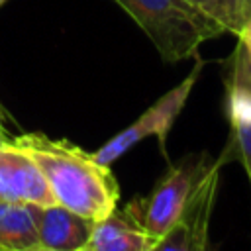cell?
I'll list each match as a JSON object with an SVG mask.
<instances>
[{
    "instance_id": "1",
    "label": "cell",
    "mask_w": 251,
    "mask_h": 251,
    "mask_svg": "<svg viewBox=\"0 0 251 251\" xmlns=\"http://www.w3.org/2000/svg\"><path fill=\"white\" fill-rule=\"evenodd\" d=\"M14 143L24 147L39 165L57 204L92 222L102 220L118 206V180L110 165L100 163L94 153L39 131L24 133Z\"/></svg>"
},
{
    "instance_id": "9",
    "label": "cell",
    "mask_w": 251,
    "mask_h": 251,
    "mask_svg": "<svg viewBox=\"0 0 251 251\" xmlns=\"http://www.w3.org/2000/svg\"><path fill=\"white\" fill-rule=\"evenodd\" d=\"M157 239L135 220V216L118 206L94 224L84 251H155Z\"/></svg>"
},
{
    "instance_id": "7",
    "label": "cell",
    "mask_w": 251,
    "mask_h": 251,
    "mask_svg": "<svg viewBox=\"0 0 251 251\" xmlns=\"http://www.w3.org/2000/svg\"><path fill=\"white\" fill-rule=\"evenodd\" d=\"M0 188L10 200L35 206L57 204L39 165L14 139L0 145Z\"/></svg>"
},
{
    "instance_id": "3",
    "label": "cell",
    "mask_w": 251,
    "mask_h": 251,
    "mask_svg": "<svg viewBox=\"0 0 251 251\" xmlns=\"http://www.w3.org/2000/svg\"><path fill=\"white\" fill-rule=\"evenodd\" d=\"M212 167L204 155H190L173 167L145 200L129 202L126 208L159 241L176 222L188 194Z\"/></svg>"
},
{
    "instance_id": "10",
    "label": "cell",
    "mask_w": 251,
    "mask_h": 251,
    "mask_svg": "<svg viewBox=\"0 0 251 251\" xmlns=\"http://www.w3.org/2000/svg\"><path fill=\"white\" fill-rule=\"evenodd\" d=\"M0 249L39 251L35 204L10 198L0 200Z\"/></svg>"
},
{
    "instance_id": "15",
    "label": "cell",
    "mask_w": 251,
    "mask_h": 251,
    "mask_svg": "<svg viewBox=\"0 0 251 251\" xmlns=\"http://www.w3.org/2000/svg\"><path fill=\"white\" fill-rule=\"evenodd\" d=\"M4 2H6V0H0V6H2V4H4Z\"/></svg>"
},
{
    "instance_id": "11",
    "label": "cell",
    "mask_w": 251,
    "mask_h": 251,
    "mask_svg": "<svg viewBox=\"0 0 251 251\" xmlns=\"http://www.w3.org/2000/svg\"><path fill=\"white\" fill-rule=\"evenodd\" d=\"M204 14L216 20L226 33H239L245 18L251 12V0H190Z\"/></svg>"
},
{
    "instance_id": "14",
    "label": "cell",
    "mask_w": 251,
    "mask_h": 251,
    "mask_svg": "<svg viewBox=\"0 0 251 251\" xmlns=\"http://www.w3.org/2000/svg\"><path fill=\"white\" fill-rule=\"evenodd\" d=\"M2 198H4V192H2V188H0V200H2Z\"/></svg>"
},
{
    "instance_id": "2",
    "label": "cell",
    "mask_w": 251,
    "mask_h": 251,
    "mask_svg": "<svg viewBox=\"0 0 251 251\" xmlns=\"http://www.w3.org/2000/svg\"><path fill=\"white\" fill-rule=\"evenodd\" d=\"M151 39L163 61L176 63L226 29L190 0H114Z\"/></svg>"
},
{
    "instance_id": "4",
    "label": "cell",
    "mask_w": 251,
    "mask_h": 251,
    "mask_svg": "<svg viewBox=\"0 0 251 251\" xmlns=\"http://www.w3.org/2000/svg\"><path fill=\"white\" fill-rule=\"evenodd\" d=\"M202 61L196 63V67L190 71V75L180 82L176 84L175 88H171L167 94H163L151 108H147L133 124H129L124 131H120L118 135H114L110 141H106L96 153L94 157L104 163V165H110L114 163L116 159H120L127 149H131L135 143H139L141 139L149 137V135H155L161 143V147L165 149V143H167V135H169V129L173 127L176 116L180 114V110L184 108L186 104V98L202 71Z\"/></svg>"
},
{
    "instance_id": "12",
    "label": "cell",
    "mask_w": 251,
    "mask_h": 251,
    "mask_svg": "<svg viewBox=\"0 0 251 251\" xmlns=\"http://www.w3.org/2000/svg\"><path fill=\"white\" fill-rule=\"evenodd\" d=\"M237 37H239V41L245 45L247 55H249V59H251V12H249V16L245 18V22H243V25H241Z\"/></svg>"
},
{
    "instance_id": "6",
    "label": "cell",
    "mask_w": 251,
    "mask_h": 251,
    "mask_svg": "<svg viewBox=\"0 0 251 251\" xmlns=\"http://www.w3.org/2000/svg\"><path fill=\"white\" fill-rule=\"evenodd\" d=\"M229 71L226 75L227 116L231 124L229 153L222 157L227 161L235 153L251 182V59L241 41H237L231 57Z\"/></svg>"
},
{
    "instance_id": "8",
    "label": "cell",
    "mask_w": 251,
    "mask_h": 251,
    "mask_svg": "<svg viewBox=\"0 0 251 251\" xmlns=\"http://www.w3.org/2000/svg\"><path fill=\"white\" fill-rule=\"evenodd\" d=\"M94 224L61 204L37 206L39 251H84Z\"/></svg>"
},
{
    "instance_id": "13",
    "label": "cell",
    "mask_w": 251,
    "mask_h": 251,
    "mask_svg": "<svg viewBox=\"0 0 251 251\" xmlns=\"http://www.w3.org/2000/svg\"><path fill=\"white\" fill-rule=\"evenodd\" d=\"M10 141V137H8V133H6V129H4V126H2V122H0V145H4V143H8Z\"/></svg>"
},
{
    "instance_id": "5",
    "label": "cell",
    "mask_w": 251,
    "mask_h": 251,
    "mask_svg": "<svg viewBox=\"0 0 251 251\" xmlns=\"http://www.w3.org/2000/svg\"><path fill=\"white\" fill-rule=\"evenodd\" d=\"M226 163L220 157L196 182L188 194L176 222L159 239L155 251H204L208 249V229L214 208V198L220 180V167Z\"/></svg>"
}]
</instances>
